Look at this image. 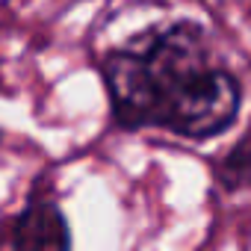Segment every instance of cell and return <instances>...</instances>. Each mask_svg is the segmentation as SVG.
<instances>
[{"label":"cell","mask_w":251,"mask_h":251,"mask_svg":"<svg viewBox=\"0 0 251 251\" xmlns=\"http://www.w3.org/2000/svg\"><path fill=\"white\" fill-rule=\"evenodd\" d=\"M103 80L115 118L127 127L163 124L180 136L207 139L222 133L239 109V83L210 65L195 24L139 36L109 53Z\"/></svg>","instance_id":"cell-1"},{"label":"cell","mask_w":251,"mask_h":251,"mask_svg":"<svg viewBox=\"0 0 251 251\" xmlns=\"http://www.w3.org/2000/svg\"><path fill=\"white\" fill-rule=\"evenodd\" d=\"M15 245L18 248H68L71 233L65 227L62 213L50 201H33L15 222Z\"/></svg>","instance_id":"cell-2"}]
</instances>
